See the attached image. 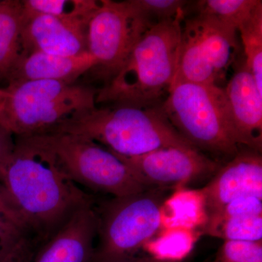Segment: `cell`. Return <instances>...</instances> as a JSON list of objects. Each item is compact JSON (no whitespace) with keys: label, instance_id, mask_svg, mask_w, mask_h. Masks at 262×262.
<instances>
[{"label":"cell","instance_id":"cell-30","mask_svg":"<svg viewBox=\"0 0 262 262\" xmlns=\"http://www.w3.org/2000/svg\"><path fill=\"white\" fill-rule=\"evenodd\" d=\"M123 262H170L162 261V260L158 259L151 256H144V257H134L130 259L127 260Z\"/></svg>","mask_w":262,"mask_h":262},{"label":"cell","instance_id":"cell-10","mask_svg":"<svg viewBox=\"0 0 262 262\" xmlns=\"http://www.w3.org/2000/svg\"><path fill=\"white\" fill-rule=\"evenodd\" d=\"M115 155L147 189L184 187L214 175L221 166L196 148H163L132 158Z\"/></svg>","mask_w":262,"mask_h":262},{"label":"cell","instance_id":"cell-28","mask_svg":"<svg viewBox=\"0 0 262 262\" xmlns=\"http://www.w3.org/2000/svg\"><path fill=\"white\" fill-rule=\"evenodd\" d=\"M15 148L14 136L0 125V183L5 164Z\"/></svg>","mask_w":262,"mask_h":262},{"label":"cell","instance_id":"cell-12","mask_svg":"<svg viewBox=\"0 0 262 262\" xmlns=\"http://www.w3.org/2000/svg\"><path fill=\"white\" fill-rule=\"evenodd\" d=\"M201 191L208 216L237 198H262V157L255 150L241 149L223 166Z\"/></svg>","mask_w":262,"mask_h":262},{"label":"cell","instance_id":"cell-31","mask_svg":"<svg viewBox=\"0 0 262 262\" xmlns=\"http://www.w3.org/2000/svg\"><path fill=\"white\" fill-rule=\"evenodd\" d=\"M7 95L6 89H0V103L3 101V100L4 99L5 96Z\"/></svg>","mask_w":262,"mask_h":262},{"label":"cell","instance_id":"cell-24","mask_svg":"<svg viewBox=\"0 0 262 262\" xmlns=\"http://www.w3.org/2000/svg\"><path fill=\"white\" fill-rule=\"evenodd\" d=\"M213 262H262V244L225 241Z\"/></svg>","mask_w":262,"mask_h":262},{"label":"cell","instance_id":"cell-16","mask_svg":"<svg viewBox=\"0 0 262 262\" xmlns=\"http://www.w3.org/2000/svg\"><path fill=\"white\" fill-rule=\"evenodd\" d=\"M161 229H204L208 220L206 201L201 189L180 187L163 202Z\"/></svg>","mask_w":262,"mask_h":262},{"label":"cell","instance_id":"cell-15","mask_svg":"<svg viewBox=\"0 0 262 262\" xmlns=\"http://www.w3.org/2000/svg\"><path fill=\"white\" fill-rule=\"evenodd\" d=\"M97 66L89 52L75 56H62L34 52L22 56L10 74L8 83L53 80L75 84L81 75Z\"/></svg>","mask_w":262,"mask_h":262},{"label":"cell","instance_id":"cell-19","mask_svg":"<svg viewBox=\"0 0 262 262\" xmlns=\"http://www.w3.org/2000/svg\"><path fill=\"white\" fill-rule=\"evenodd\" d=\"M203 231L225 241L259 242L262 239V215L209 219Z\"/></svg>","mask_w":262,"mask_h":262},{"label":"cell","instance_id":"cell-23","mask_svg":"<svg viewBox=\"0 0 262 262\" xmlns=\"http://www.w3.org/2000/svg\"><path fill=\"white\" fill-rule=\"evenodd\" d=\"M21 3L24 24L40 15L63 16L71 14L78 8L80 0H24Z\"/></svg>","mask_w":262,"mask_h":262},{"label":"cell","instance_id":"cell-29","mask_svg":"<svg viewBox=\"0 0 262 262\" xmlns=\"http://www.w3.org/2000/svg\"><path fill=\"white\" fill-rule=\"evenodd\" d=\"M0 214L5 215L7 218L13 221L15 225H18L24 231L23 225L18 212L15 209L14 204L8 191L2 183H0Z\"/></svg>","mask_w":262,"mask_h":262},{"label":"cell","instance_id":"cell-8","mask_svg":"<svg viewBox=\"0 0 262 262\" xmlns=\"http://www.w3.org/2000/svg\"><path fill=\"white\" fill-rule=\"evenodd\" d=\"M191 13L182 22L174 81L219 85L235 60L238 31L211 15Z\"/></svg>","mask_w":262,"mask_h":262},{"label":"cell","instance_id":"cell-5","mask_svg":"<svg viewBox=\"0 0 262 262\" xmlns=\"http://www.w3.org/2000/svg\"><path fill=\"white\" fill-rule=\"evenodd\" d=\"M0 125L15 137L45 134L75 114L96 107L98 91L53 80L8 84Z\"/></svg>","mask_w":262,"mask_h":262},{"label":"cell","instance_id":"cell-22","mask_svg":"<svg viewBox=\"0 0 262 262\" xmlns=\"http://www.w3.org/2000/svg\"><path fill=\"white\" fill-rule=\"evenodd\" d=\"M151 23L175 18L182 13L187 14L191 2L183 0H133Z\"/></svg>","mask_w":262,"mask_h":262},{"label":"cell","instance_id":"cell-6","mask_svg":"<svg viewBox=\"0 0 262 262\" xmlns=\"http://www.w3.org/2000/svg\"><path fill=\"white\" fill-rule=\"evenodd\" d=\"M20 138L49 152L62 171L80 187L114 198L149 189L113 151L83 136L46 133Z\"/></svg>","mask_w":262,"mask_h":262},{"label":"cell","instance_id":"cell-20","mask_svg":"<svg viewBox=\"0 0 262 262\" xmlns=\"http://www.w3.org/2000/svg\"><path fill=\"white\" fill-rule=\"evenodd\" d=\"M189 12L211 15L232 26L238 31L258 5L261 0H202L192 2Z\"/></svg>","mask_w":262,"mask_h":262},{"label":"cell","instance_id":"cell-26","mask_svg":"<svg viewBox=\"0 0 262 262\" xmlns=\"http://www.w3.org/2000/svg\"><path fill=\"white\" fill-rule=\"evenodd\" d=\"M40 244L27 234L0 256V262H32Z\"/></svg>","mask_w":262,"mask_h":262},{"label":"cell","instance_id":"cell-25","mask_svg":"<svg viewBox=\"0 0 262 262\" xmlns=\"http://www.w3.org/2000/svg\"><path fill=\"white\" fill-rule=\"evenodd\" d=\"M251 215H262V198L256 196L237 198L221 208L220 211L210 215L208 220Z\"/></svg>","mask_w":262,"mask_h":262},{"label":"cell","instance_id":"cell-4","mask_svg":"<svg viewBox=\"0 0 262 262\" xmlns=\"http://www.w3.org/2000/svg\"><path fill=\"white\" fill-rule=\"evenodd\" d=\"M164 113L171 125L196 149L233 158L242 147L225 89L216 84L174 81Z\"/></svg>","mask_w":262,"mask_h":262},{"label":"cell","instance_id":"cell-7","mask_svg":"<svg viewBox=\"0 0 262 262\" xmlns=\"http://www.w3.org/2000/svg\"><path fill=\"white\" fill-rule=\"evenodd\" d=\"M168 189H149L97 204L98 244L93 262H123L135 257L162 227Z\"/></svg>","mask_w":262,"mask_h":262},{"label":"cell","instance_id":"cell-21","mask_svg":"<svg viewBox=\"0 0 262 262\" xmlns=\"http://www.w3.org/2000/svg\"><path fill=\"white\" fill-rule=\"evenodd\" d=\"M244 46L245 62L262 93V3L239 27Z\"/></svg>","mask_w":262,"mask_h":262},{"label":"cell","instance_id":"cell-1","mask_svg":"<svg viewBox=\"0 0 262 262\" xmlns=\"http://www.w3.org/2000/svg\"><path fill=\"white\" fill-rule=\"evenodd\" d=\"M1 183L18 212L24 232L41 246L76 212L96 201L67 177L49 152L23 138H15Z\"/></svg>","mask_w":262,"mask_h":262},{"label":"cell","instance_id":"cell-3","mask_svg":"<svg viewBox=\"0 0 262 262\" xmlns=\"http://www.w3.org/2000/svg\"><path fill=\"white\" fill-rule=\"evenodd\" d=\"M186 13L150 27L116 74L98 91L96 103L148 106L160 103L177 75Z\"/></svg>","mask_w":262,"mask_h":262},{"label":"cell","instance_id":"cell-17","mask_svg":"<svg viewBox=\"0 0 262 262\" xmlns=\"http://www.w3.org/2000/svg\"><path fill=\"white\" fill-rule=\"evenodd\" d=\"M23 27L21 1L0 2V82H8L21 58Z\"/></svg>","mask_w":262,"mask_h":262},{"label":"cell","instance_id":"cell-14","mask_svg":"<svg viewBox=\"0 0 262 262\" xmlns=\"http://www.w3.org/2000/svg\"><path fill=\"white\" fill-rule=\"evenodd\" d=\"M224 89L242 146L261 152L262 93L245 59Z\"/></svg>","mask_w":262,"mask_h":262},{"label":"cell","instance_id":"cell-18","mask_svg":"<svg viewBox=\"0 0 262 262\" xmlns=\"http://www.w3.org/2000/svg\"><path fill=\"white\" fill-rule=\"evenodd\" d=\"M143 247L149 256L170 262H182L192 251L199 232L184 228L160 229Z\"/></svg>","mask_w":262,"mask_h":262},{"label":"cell","instance_id":"cell-2","mask_svg":"<svg viewBox=\"0 0 262 262\" xmlns=\"http://www.w3.org/2000/svg\"><path fill=\"white\" fill-rule=\"evenodd\" d=\"M46 133L83 136L126 158L174 146L196 148L171 125L160 103L148 106H96L75 114Z\"/></svg>","mask_w":262,"mask_h":262},{"label":"cell","instance_id":"cell-9","mask_svg":"<svg viewBox=\"0 0 262 262\" xmlns=\"http://www.w3.org/2000/svg\"><path fill=\"white\" fill-rule=\"evenodd\" d=\"M153 25L133 0L99 1L87 28V50L96 60V67L111 78Z\"/></svg>","mask_w":262,"mask_h":262},{"label":"cell","instance_id":"cell-27","mask_svg":"<svg viewBox=\"0 0 262 262\" xmlns=\"http://www.w3.org/2000/svg\"><path fill=\"white\" fill-rule=\"evenodd\" d=\"M26 234L13 221L0 214V256Z\"/></svg>","mask_w":262,"mask_h":262},{"label":"cell","instance_id":"cell-13","mask_svg":"<svg viewBox=\"0 0 262 262\" xmlns=\"http://www.w3.org/2000/svg\"><path fill=\"white\" fill-rule=\"evenodd\" d=\"M95 204L76 212L39 247L32 262H93L98 228Z\"/></svg>","mask_w":262,"mask_h":262},{"label":"cell","instance_id":"cell-11","mask_svg":"<svg viewBox=\"0 0 262 262\" xmlns=\"http://www.w3.org/2000/svg\"><path fill=\"white\" fill-rule=\"evenodd\" d=\"M99 2L80 0L78 8L63 16L40 15L24 24L22 56L34 52L75 56L87 50V28Z\"/></svg>","mask_w":262,"mask_h":262}]
</instances>
